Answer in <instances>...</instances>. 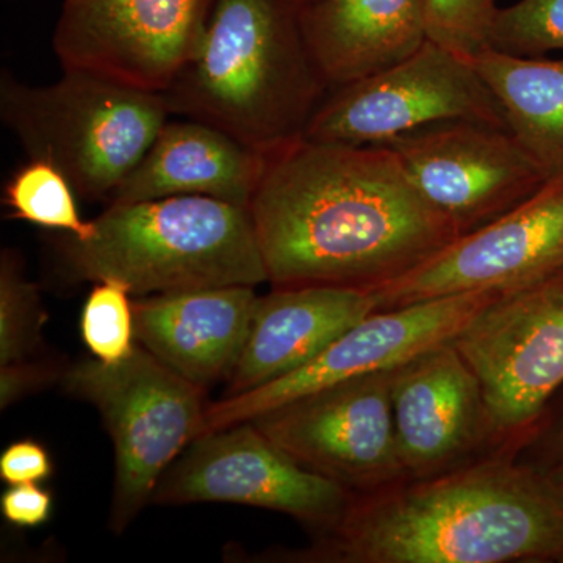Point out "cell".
<instances>
[{
  "label": "cell",
  "mask_w": 563,
  "mask_h": 563,
  "mask_svg": "<svg viewBox=\"0 0 563 563\" xmlns=\"http://www.w3.org/2000/svg\"><path fill=\"white\" fill-rule=\"evenodd\" d=\"M62 384L99 410L113 440L110 529L122 533L150 506L166 470L207 432V390L140 344L118 363L92 358L70 366Z\"/></svg>",
  "instance_id": "obj_6"
},
{
  "label": "cell",
  "mask_w": 563,
  "mask_h": 563,
  "mask_svg": "<svg viewBox=\"0 0 563 563\" xmlns=\"http://www.w3.org/2000/svg\"><path fill=\"white\" fill-rule=\"evenodd\" d=\"M495 0H426L428 38L473 62L488 49Z\"/></svg>",
  "instance_id": "obj_25"
},
{
  "label": "cell",
  "mask_w": 563,
  "mask_h": 563,
  "mask_svg": "<svg viewBox=\"0 0 563 563\" xmlns=\"http://www.w3.org/2000/svg\"><path fill=\"white\" fill-rule=\"evenodd\" d=\"M354 498L244 421L196 439L163 474L151 504H243L288 515L325 536L343 520Z\"/></svg>",
  "instance_id": "obj_9"
},
{
  "label": "cell",
  "mask_w": 563,
  "mask_h": 563,
  "mask_svg": "<svg viewBox=\"0 0 563 563\" xmlns=\"http://www.w3.org/2000/svg\"><path fill=\"white\" fill-rule=\"evenodd\" d=\"M298 561L563 563V477L507 455L355 496Z\"/></svg>",
  "instance_id": "obj_2"
},
{
  "label": "cell",
  "mask_w": 563,
  "mask_h": 563,
  "mask_svg": "<svg viewBox=\"0 0 563 563\" xmlns=\"http://www.w3.org/2000/svg\"><path fill=\"white\" fill-rule=\"evenodd\" d=\"M44 312L38 287L27 280L16 252L0 257V366L29 361L38 344Z\"/></svg>",
  "instance_id": "obj_22"
},
{
  "label": "cell",
  "mask_w": 563,
  "mask_h": 563,
  "mask_svg": "<svg viewBox=\"0 0 563 563\" xmlns=\"http://www.w3.org/2000/svg\"><path fill=\"white\" fill-rule=\"evenodd\" d=\"M55 377L54 368L29 361L0 366V407L9 409L14 402L38 390Z\"/></svg>",
  "instance_id": "obj_29"
},
{
  "label": "cell",
  "mask_w": 563,
  "mask_h": 563,
  "mask_svg": "<svg viewBox=\"0 0 563 563\" xmlns=\"http://www.w3.org/2000/svg\"><path fill=\"white\" fill-rule=\"evenodd\" d=\"M488 49L518 57L563 51V0H518L493 13Z\"/></svg>",
  "instance_id": "obj_24"
},
{
  "label": "cell",
  "mask_w": 563,
  "mask_h": 563,
  "mask_svg": "<svg viewBox=\"0 0 563 563\" xmlns=\"http://www.w3.org/2000/svg\"><path fill=\"white\" fill-rule=\"evenodd\" d=\"M250 211L274 288L368 290L459 236L387 146L292 141L266 154Z\"/></svg>",
  "instance_id": "obj_1"
},
{
  "label": "cell",
  "mask_w": 563,
  "mask_h": 563,
  "mask_svg": "<svg viewBox=\"0 0 563 563\" xmlns=\"http://www.w3.org/2000/svg\"><path fill=\"white\" fill-rule=\"evenodd\" d=\"M528 442L539 444L537 463L563 477V387L555 393Z\"/></svg>",
  "instance_id": "obj_28"
},
{
  "label": "cell",
  "mask_w": 563,
  "mask_h": 563,
  "mask_svg": "<svg viewBox=\"0 0 563 563\" xmlns=\"http://www.w3.org/2000/svg\"><path fill=\"white\" fill-rule=\"evenodd\" d=\"M302 27L331 91L390 68L428 41L426 0H320Z\"/></svg>",
  "instance_id": "obj_19"
},
{
  "label": "cell",
  "mask_w": 563,
  "mask_h": 563,
  "mask_svg": "<svg viewBox=\"0 0 563 563\" xmlns=\"http://www.w3.org/2000/svg\"><path fill=\"white\" fill-rule=\"evenodd\" d=\"M257 299L247 285L141 296L133 301L136 343L207 390L235 369Z\"/></svg>",
  "instance_id": "obj_16"
},
{
  "label": "cell",
  "mask_w": 563,
  "mask_h": 563,
  "mask_svg": "<svg viewBox=\"0 0 563 563\" xmlns=\"http://www.w3.org/2000/svg\"><path fill=\"white\" fill-rule=\"evenodd\" d=\"M472 63L498 99L507 129L548 181L563 179V58L487 49Z\"/></svg>",
  "instance_id": "obj_20"
},
{
  "label": "cell",
  "mask_w": 563,
  "mask_h": 563,
  "mask_svg": "<svg viewBox=\"0 0 563 563\" xmlns=\"http://www.w3.org/2000/svg\"><path fill=\"white\" fill-rule=\"evenodd\" d=\"M265 163L266 154L207 122L168 120L109 206L206 196L250 209Z\"/></svg>",
  "instance_id": "obj_18"
},
{
  "label": "cell",
  "mask_w": 563,
  "mask_h": 563,
  "mask_svg": "<svg viewBox=\"0 0 563 563\" xmlns=\"http://www.w3.org/2000/svg\"><path fill=\"white\" fill-rule=\"evenodd\" d=\"M563 269V179L463 233L410 272L368 288L377 310L465 292H506Z\"/></svg>",
  "instance_id": "obj_12"
},
{
  "label": "cell",
  "mask_w": 563,
  "mask_h": 563,
  "mask_svg": "<svg viewBox=\"0 0 563 563\" xmlns=\"http://www.w3.org/2000/svg\"><path fill=\"white\" fill-rule=\"evenodd\" d=\"M329 91L298 0H214L198 49L162 95L172 117L269 154L302 139Z\"/></svg>",
  "instance_id": "obj_3"
},
{
  "label": "cell",
  "mask_w": 563,
  "mask_h": 563,
  "mask_svg": "<svg viewBox=\"0 0 563 563\" xmlns=\"http://www.w3.org/2000/svg\"><path fill=\"white\" fill-rule=\"evenodd\" d=\"M76 196L60 169L49 162L29 158L7 181L3 206L14 220L88 240L95 233V222L80 217Z\"/></svg>",
  "instance_id": "obj_21"
},
{
  "label": "cell",
  "mask_w": 563,
  "mask_h": 563,
  "mask_svg": "<svg viewBox=\"0 0 563 563\" xmlns=\"http://www.w3.org/2000/svg\"><path fill=\"white\" fill-rule=\"evenodd\" d=\"M81 339L96 361L118 363L135 351L132 292L121 282H95L80 320Z\"/></svg>",
  "instance_id": "obj_23"
},
{
  "label": "cell",
  "mask_w": 563,
  "mask_h": 563,
  "mask_svg": "<svg viewBox=\"0 0 563 563\" xmlns=\"http://www.w3.org/2000/svg\"><path fill=\"white\" fill-rule=\"evenodd\" d=\"M162 92L85 70L44 87L0 74V120L31 161L49 162L77 196L109 201L169 120Z\"/></svg>",
  "instance_id": "obj_5"
},
{
  "label": "cell",
  "mask_w": 563,
  "mask_h": 563,
  "mask_svg": "<svg viewBox=\"0 0 563 563\" xmlns=\"http://www.w3.org/2000/svg\"><path fill=\"white\" fill-rule=\"evenodd\" d=\"M383 146L459 235L483 228L548 184L512 132L487 122H437Z\"/></svg>",
  "instance_id": "obj_11"
},
{
  "label": "cell",
  "mask_w": 563,
  "mask_h": 563,
  "mask_svg": "<svg viewBox=\"0 0 563 563\" xmlns=\"http://www.w3.org/2000/svg\"><path fill=\"white\" fill-rule=\"evenodd\" d=\"M214 0H63L55 55L85 70L163 92L198 49Z\"/></svg>",
  "instance_id": "obj_14"
},
{
  "label": "cell",
  "mask_w": 563,
  "mask_h": 563,
  "mask_svg": "<svg viewBox=\"0 0 563 563\" xmlns=\"http://www.w3.org/2000/svg\"><path fill=\"white\" fill-rule=\"evenodd\" d=\"M391 372L321 388L251 420L310 472L352 495L407 481L391 418Z\"/></svg>",
  "instance_id": "obj_10"
},
{
  "label": "cell",
  "mask_w": 563,
  "mask_h": 563,
  "mask_svg": "<svg viewBox=\"0 0 563 563\" xmlns=\"http://www.w3.org/2000/svg\"><path fill=\"white\" fill-rule=\"evenodd\" d=\"M499 295L465 292L376 310L301 368L262 387L210 402L207 432L254 420L292 399L344 380L391 372L437 344L453 342Z\"/></svg>",
  "instance_id": "obj_13"
},
{
  "label": "cell",
  "mask_w": 563,
  "mask_h": 563,
  "mask_svg": "<svg viewBox=\"0 0 563 563\" xmlns=\"http://www.w3.org/2000/svg\"><path fill=\"white\" fill-rule=\"evenodd\" d=\"M377 306L363 288L306 285L258 296L225 396L273 383L313 361Z\"/></svg>",
  "instance_id": "obj_17"
},
{
  "label": "cell",
  "mask_w": 563,
  "mask_h": 563,
  "mask_svg": "<svg viewBox=\"0 0 563 563\" xmlns=\"http://www.w3.org/2000/svg\"><path fill=\"white\" fill-rule=\"evenodd\" d=\"M391 418L407 481L473 462L492 442L479 377L453 342L437 344L391 374Z\"/></svg>",
  "instance_id": "obj_15"
},
{
  "label": "cell",
  "mask_w": 563,
  "mask_h": 563,
  "mask_svg": "<svg viewBox=\"0 0 563 563\" xmlns=\"http://www.w3.org/2000/svg\"><path fill=\"white\" fill-rule=\"evenodd\" d=\"M495 2H496V0H495Z\"/></svg>",
  "instance_id": "obj_31"
},
{
  "label": "cell",
  "mask_w": 563,
  "mask_h": 563,
  "mask_svg": "<svg viewBox=\"0 0 563 563\" xmlns=\"http://www.w3.org/2000/svg\"><path fill=\"white\" fill-rule=\"evenodd\" d=\"M459 120L507 128L473 63L428 40L390 68L329 91L302 139L383 146L426 125Z\"/></svg>",
  "instance_id": "obj_8"
},
{
  "label": "cell",
  "mask_w": 563,
  "mask_h": 563,
  "mask_svg": "<svg viewBox=\"0 0 563 563\" xmlns=\"http://www.w3.org/2000/svg\"><path fill=\"white\" fill-rule=\"evenodd\" d=\"M302 7L312 5V3L320 2V0H298Z\"/></svg>",
  "instance_id": "obj_30"
},
{
  "label": "cell",
  "mask_w": 563,
  "mask_h": 563,
  "mask_svg": "<svg viewBox=\"0 0 563 563\" xmlns=\"http://www.w3.org/2000/svg\"><path fill=\"white\" fill-rule=\"evenodd\" d=\"M51 492L38 484L10 485L0 498V510L9 523L20 528H36L46 523L52 512Z\"/></svg>",
  "instance_id": "obj_27"
},
{
  "label": "cell",
  "mask_w": 563,
  "mask_h": 563,
  "mask_svg": "<svg viewBox=\"0 0 563 563\" xmlns=\"http://www.w3.org/2000/svg\"><path fill=\"white\" fill-rule=\"evenodd\" d=\"M95 233H63L58 252L70 279L121 282L132 296L268 282L250 209L206 198L173 196L111 203Z\"/></svg>",
  "instance_id": "obj_4"
},
{
  "label": "cell",
  "mask_w": 563,
  "mask_h": 563,
  "mask_svg": "<svg viewBox=\"0 0 563 563\" xmlns=\"http://www.w3.org/2000/svg\"><path fill=\"white\" fill-rule=\"evenodd\" d=\"M453 343L479 377L493 443L528 442L563 387V269L496 296Z\"/></svg>",
  "instance_id": "obj_7"
},
{
  "label": "cell",
  "mask_w": 563,
  "mask_h": 563,
  "mask_svg": "<svg viewBox=\"0 0 563 563\" xmlns=\"http://www.w3.org/2000/svg\"><path fill=\"white\" fill-rule=\"evenodd\" d=\"M52 472L49 453L33 440L11 443L0 455V479L9 485L44 483Z\"/></svg>",
  "instance_id": "obj_26"
}]
</instances>
